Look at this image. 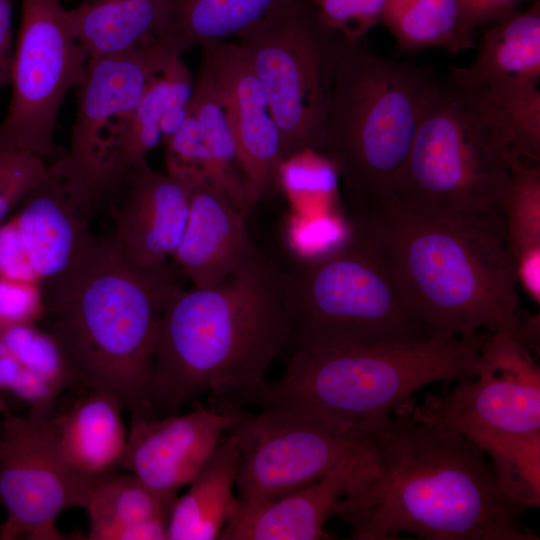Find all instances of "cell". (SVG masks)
<instances>
[{
	"instance_id": "83f0119b",
	"label": "cell",
	"mask_w": 540,
	"mask_h": 540,
	"mask_svg": "<svg viewBox=\"0 0 540 540\" xmlns=\"http://www.w3.org/2000/svg\"><path fill=\"white\" fill-rule=\"evenodd\" d=\"M189 114L197 121L214 167V188L245 216L256 204L236 142L208 71L200 64Z\"/></svg>"
},
{
	"instance_id": "277c9868",
	"label": "cell",
	"mask_w": 540,
	"mask_h": 540,
	"mask_svg": "<svg viewBox=\"0 0 540 540\" xmlns=\"http://www.w3.org/2000/svg\"><path fill=\"white\" fill-rule=\"evenodd\" d=\"M168 263L137 267L109 239L95 238L80 260L45 283L48 332L78 382L118 396L130 420L154 417V352L164 302L178 285Z\"/></svg>"
},
{
	"instance_id": "52a82bcc",
	"label": "cell",
	"mask_w": 540,
	"mask_h": 540,
	"mask_svg": "<svg viewBox=\"0 0 540 540\" xmlns=\"http://www.w3.org/2000/svg\"><path fill=\"white\" fill-rule=\"evenodd\" d=\"M437 81L422 67L345 38L322 154L359 209L393 195Z\"/></svg>"
},
{
	"instance_id": "7402d4cb",
	"label": "cell",
	"mask_w": 540,
	"mask_h": 540,
	"mask_svg": "<svg viewBox=\"0 0 540 540\" xmlns=\"http://www.w3.org/2000/svg\"><path fill=\"white\" fill-rule=\"evenodd\" d=\"M24 199L17 225L40 281L47 283L72 268L95 240L88 226L92 211L51 176Z\"/></svg>"
},
{
	"instance_id": "60d3db41",
	"label": "cell",
	"mask_w": 540,
	"mask_h": 540,
	"mask_svg": "<svg viewBox=\"0 0 540 540\" xmlns=\"http://www.w3.org/2000/svg\"><path fill=\"white\" fill-rule=\"evenodd\" d=\"M0 409H1L4 413H6V406H5V404H4V402H3L2 398H1V396H0Z\"/></svg>"
},
{
	"instance_id": "4316f807",
	"label": "cell",
	"mask_w": 540,
	"mask_h": 540,
	"mask_svg": "<svg viewBox=\"0 0 540 540\" xmlns=\"http://www.w3.org/2000/svg\"><path fill=\"white\" fill-rule=\"evenodd\" d=\"M285 0H171L156 41L170 53L185 52L238 35Z\"/></svg>"
},
{
	"instance_id": "f1b7e54d",
	"label": "cell",
	"mask_w": 540,
	"mask_h": 540,
	"mask_svg": "<svg viewBox=\"0 0 540 540\" xmlns=\"http://www.w3.org/2000/svg\"><path fill=\"white\" fill-rule=\"evenodd\" d=\"M380 23L405 51L458 53L475 46L474 35L461 25L457 0H385Z\"/></svg>"
},
{
	"instance_id": "44dd1931",
	"label": "cell",
	"mask_w": 540,
	"mask_h": 540,
	"mask_svg": "<svg viewBox=\"0 0 540 540\" xmlns=\"http://www.w3.org/2000/svg\"><path fill=\"white\" fill-rule=\"evenodd\" d=\"M193 89L194 80L179 56L151 79L103 164L100 200L122 187L147 154L180 128L189 115Z\"/></svg>"
},
{
	"instance_id": "cb8c5ba5",
	"label": "cell",
	"mask_w": 540,
	"mask_h": 540,
	"mask_svg": "<svg viewBox=\"0 0 540 540\" xmlns=\"http://www.w3.org/2000/svg\"><path fill=\"white\" fill-rule=\"evenodd\" d=\"M176 498L163 496L129 472L99 478L85 506L89 540H168Z\"/></svg>"
},
{
	"instance_id": "484cf974",
	"label": "cell",
	"mask_w": 540,
	"mask_h": 540,
	"mask_svg": "<svg viewBox=\"0 0 540 540\" xmlns=\"http://www.w3.org/2000/svg\"><path fill=\"white\" fill-rule=\"evenodd\" d=\"M170 4L171 0H90L65 14L72 34L91 58L156 40Z\"/></svg>"
},
{
	"instance_id": "7c38bea8",
	"label": "cell",
	"mask_w": 540,
	"mask_h": 540,
	"mask_svg": "<svg viewBox=\"0 0 540 540\" xmlns=\"http://www.w3.org/2000/svg\"><path fill=\"white\" fill-rule=\"evenodd\" d=\"M234 420L227 433L239 447L235 488L242 503L271 501L324 477L371 437L275 410L250 412L223 398Z\"/></svg>"
},
{
	"instance_id": "30bf717a",
	"label": "cell",
	"mask_w": 540,
	"mask_h": 540,
	"mask_svg": "<svg viewBox=\"0 0 540 540\" xmlns=\"http://www.w3.org/2000/svg\"><path fill=\"white\" fill-rule=\"evenodd\" d=\"M65 11L59 0H21L0 150L24 151L45 161L58 153V114L67 93L81 84L89 60Z\"/></svg>"
},
{
	"instance_id": "ac0fdd59",
	"label": "cell",
	"mask_w": 540,
	"mask_h": 540,
	"mask_svg": "<svg viewBox=\"0 0 540 540\" xmlns=\"http://www.w3.org/2000/svg\"><path fill=\"white\" fill-rule=\"evenodd\" d=\"M112 233L107 237L131 264L158 268L168 263L183 237L189 212V187L167 172L153 170L147 161L125 181Z\"/></svg>"
},
{
	"instance_id": "e575fe53",
	"label": "cell",
	"mask_w": 540,
	"mask_h": 540,
	"mask_svg": "<svg viewBox=\"0 0 540 540\" xmlns=\"http://www.w3.org/2000/svg\"><path fill=\"white\" fill-rule=\"evenodd\" d=\"M323 21L348 40L359 41L381 21L385 0H309Z\"/></svg>"
},
{
	"instance_id": "e0dca14e",
	"label": "cell",
	"mask_w": 540,
	"mask_h": 540,
	"mask_svg": "<svg viewBox=\"0 0 540 540\" xmlns=\"http://www.w3.org/2000/svg\"><path fill=\"white\" fill-rule=\"evenodd\" d=\"M474 103L496 107L540 94V2L492 23L468 67L446 78Z\"/></svg>"
},
{
	"instance_id": "603a6c76",
	"label": "cell",
	"mask_w": 540,
	"mask_h": 540,
	"mask_svg": "<svg viewBox=\"0 0 540 540\" xmlns=\"http://www.w3.org/2000/svg\"><path fill=\"white\" fill-rule=\"evenodd\" d=\"M80 389L73 401L53 413L49 425L65 462L78 473L99 479L117 470L124 453L128 436L121 414L124 406L110 391Z\"/></svg>"
},
{
	"instance_id": "b9f144b4",
	"label": "cell",
	"mask_w": 540,
	"mask_h": 540,
	"mask_svg": "<svg viewBox=\"0 0 540 540\" xmlns=\"http://www.w3.org/2000/svg\"><path fill=\"white\" fill-rule=\"evenodd\" d=\"M3 329H4V327H3V325H2V323L0 321V338H1V335H2V332H3Z\"/></svg>"
},
{
	"instance_id": "d590c367",
	"label": "cell",
	"mask_w": 540,
	"mask_h": 540,
	"mask_svg": "<svg viewBox=\"0 0 540 540\" xmlns=\"http://www.w3.org/2000/svg\"><path fill=\"white\" fill-rule=\"evenodd\" d=\"M37 286L0 277V321L4 328L33 324L45 313V303Z\"/></svg>"
},
{
	"instance_id": "8fae6325",
	"label": "cell",
	"mask_w": 540,
	"mask_h": 540,
	"mask_svg": "<svg viewBox=\"0 0 540 540\" xmlns=\"http://www.w3.org/2000/svg\"><path fill=\"white\" fill-rule=\"evenodd\" d=\"M176 55L154 38L128 50L91 57L77 89L70 145L48 164L50 176L91 211L100 201L103 164L149 82Z\"/></svg>"
},
{
	"instance_id": "ab89813d",
	"label": "cell",
	"mask_w": 540,
	"mask_h": 540,
	"mask_svg": "<svg viewBox=\"0 0 540 540\" xmlns=\"http://www.w3.org/2000/svg\"><path fill=\"white\" fill-rule=\"evenodd\" d=\"M516 279L530 298L540 303V249L524 253L515 259Z\"/></svg>"
},
{
	"instance_id": "5b68a950",
	"label": "cell",
	"mask_w": 540,
	"mask_h": 540,
	"mask_svg": "<svg viewBox=\"0 0 540 540\" xmlns=\"http://www.w3.org/2000/svg\"><path fill=\"white\" fill-rule=\"evenodd\" d=\"M487 334L300 350L289 355L278 379L237 404L298 414L372 437L424 386L473 377Z\"/></svg>"
},
{
	"instance_id": "4fadbf2b",
	"label": "cell",
	"mask_w": 540,
	"mask_h": 540,
	"mask_svg": "<svg viewBox=\"0 0 540 540\" xmlns=\"http://www.w3.org/2000/svg\"><path fill=\"white\" fill-rule=\"evenodd\" d=\"M421 421L477 436L540 434V369L512 334L488 333L477 372L442 395L427 394L410 409Z\"/></svg>"
},
{
	"instance_id": "ba28073f",
	"label": "cell",
	"mask_w": 540,
	"mask_h": 540,
	"mask_svg": "<svg viewBox=\"0 0 540 540\" xmlns=\"http://www.w3.org/2000/svg\"><path fill=\"white\" fill-rule=\"evenodd\" d=\"M510 150L447 79L438 80L392 197L420 210L504 224Z\"/></svg>"
},
{
	"instance_id": "74e56055",
	"label": "cell",
	"mask_w": 540,
	"mask_h": 540,
	"mask_svg": "<svg viewBox=\"0 0 540 540\" xmlns=\"http://www.w3.org/2000/svg\"><path fill=\"white\" fill-rule=\"evenodd\" d=\"M524 1L528 0H457L461 25L474 35L479 27L515 13Z\"/></svg>"
},
{
	"instance_id": "5bb4252c",
	"label": "cell",
	"mask_w": 540,
	"mask_h": 540,
	"mask_svg": "<svg viewBox=\"0 0 540 540\" xmlns=\"http://www.w3.org/2000/svg\"><path fill=\"white\" fill-rule=\"evenodd\" d=\"M97 480L65 462L49 420L6 415L0 429V502L7 518L0 539H68L56 520L66 509L85 508Z\"/></svg>"
},
{
	"instance_id": "836d02e7",
	"label": "cell",
	"mask_w": 540,
	"mask_h": 540,
	"mask_svg": "<svg viewBox=\"0 0 540 540\" xmlns=\"http://www.w3.org/2000/svg\"><path fill=\"white\" fill-rule=\"evenodd\" d=\"M49 176L48 164L42 158L24 151L0 150V222Z\"/></svg>"
},
{
	"instance_id": "8992f818",
	"label": "cell",
	"mask_w": 540,
	"mask_h": 540,
	"mask_svg": "<svg viewBox=\"0 0 540 540\" xmlns=\"http://www.w3.org/2000/svg\"><path fill=\"white\" fill-rule=\"evenodd\" d=\"M282 285L289 355L430 338L384 245L361 216L333 247L282 269Z\"/></svg>"
},
{
	"instance_id": "4dcf8cb0",
	"label": "cell",
	"mask_w": 540,
	"mask_h": 540,
	"mask_svg": "<svg viewBox=\"0 0 540 540\" xmlns=\"http://www.w3.org/2000/svg\"><path fill=\"white\" fill-rule=\"evenodd\" d=\"M511 187L503 215L505 237L514 259L540 249V167L509 152Z\"/></svg>"
},
{
	"instance_id": "3957f363",
	"label": "cell",
	"mask_w": 540,
	"mask_h": 540,
	"mask_svg": "<svg viewBox=\"0 0 540 540\" xmlns=\"http://www.w3.org/2000/svg\"><path fill=\"white\" fill-rule=\"evenodd\" d=\"M359 210L384 245L431 338L484 329L517 340L525 312L504 224L420 210L392 196Z\"/></svg>"
},
{
	"instance_id": "f35d334b",
	"label": "cell",
	"mask_w": 540,
	"mask_h": 540,
	"mask_svg": "<svg viewBox=\"0 0 540 540\" xmlns=\"http://www.w3.org/2000/svg\"><path fill=\"white\" fill-rule=\"evenodd\" d=\"M16 0H0V90L10 83L14 49L13 9Z\"/></svg>"
},
{
	"instance_id": "7bdbcfd3",
	"label": "cell",
	"mask_w": 540,
	"mask_h": 540,
	"mask_svg": "<svg viewBox=\"0 0 540 540\" xmlns=\"http://www.w3.org/2000/svg\"><path fill=\"white\" fill-rule=\"evenodd\" d=\"M4 413L1 409H0V414Z\"/></svg>"
},
{
	"instance_id": "6da1fadb",
	"label": "cell",
	"mask_w": 540,
	"mask_h": 540,
	"mask_svg": "<svg viewBox=\"0 0 540 540\" xmlns=\"http://www.w3.org/2000/svg\"><path fill=\"white\" fill-rule=\"evenodd\" d=\"M401 407L373 435L334 515L353 540H538L529 509L506 496L483 451Z\"/></svg>"
},
{
	"instance_id": "9c48e42d",
	"label": "cell",
	"mask_w": 540,
	"mask_h": 540,
	"mask_svg": "<svg viewBox=\"0 0 540 540\" xmlns=\"http://www.w3.org/2000/svg\"><path fill=\"white\" fill-rule=\"evenodd\" d=\"M237 37L267 94L283 160L304 150L322 154L345 37L309 0L283 1Z\"/></svg>"
},
{
	"instance_id": "f546056e",
	"label": "cell",
	"mask_w": 540,
	"mask_h": 540,
	"mask_svg": "<svg viewBox=\"0 0 540 540\" xmlns=\"http://www.w3.org/2000/svg\"><path fill=\"white\" fill-rule=\"evenodd\" d=\"M492 462L502 492L528 508L540 505V434L478 436L470 440Z\"/></svg>"
},
{
	"instance_id": "d6a6232c",
	"label": "cell",
	"mask_w": 540,
	"mask_h": 540,
	"mask_svg": "<svg viewBox=\"0 0 540 540\" xmlns=\"http://www.w3.org/2000/svg\"><path fill=\"white\" fill-rule=\"evenodd\" d=\"M9 389L30 406L29 416L49 420L61 392L23 366L0 342V390Z\"/></svg>"
},
{
	"instance_id": "d6986e66",
	"label": "cell",
	"mask_w": 540,
	"mask_h": 540,
	"mask_svg": "<svg viewBox=\"0 0 540 540\" xmlns=\"http://www.w3.org/2000/svg\"><path fill=\"white\" fill-rule=\"evenodd\" d=\"M189 187V212L172 258L192 286L207 287L243 271L263 255L249 236L245 215L203 181Z\"/></svg>"
},
{
	"instance_id": "7a4b0ae2",
	"label": "cell",
	"mask_w": 540,
	"mask_h": 540,
	"mask_svg": "<svg viewBox=\"0 0 540 540\" xmlns=\"http://www.w3.org/2000/svg\"><path fill=\"white\" fill-rule=\"evenodd\" d=\"M282 269L264 256L207 287L176 285L161 312L153 365L154 417L205 395L237 402L267 382L289 342Z\"/></svg>"
},
{
	"instance_id": "8d00e7d4",
	"label": "cell",
	"mask_w": 540,
	"mask_h": 540,
	"mask_svg": "<svg viewBox=\"0 0 540 540\" xmlns=\"http://www.w3.org/2000/svg\"><path fill=\"white\" fill-rule=\"evenodd\" d=\"M0 277L27 283L40 282L22 240L16 218L0 226Z\"/></svg>"
},
{
	"instance_id": "ffe728a7",
	"label": "cell",
	"mask_w": 540,
	"mask_h": 540,
	"mask_svg": "<svg viewBox=\"0 0 540 540\" xmlns=\"http://www.w3.org/2000/svg\"><path fill=\"white\" fill-rule=\"evenodd\" d=\"M367 444L343 459L321 479L288 495L258 503H242L238 500L237 508L219 539L333 538L325 530V523L334 515L336 504L347 492Z\"/></svg>"
},
{
	"instance_id": "9a60e30c",
	"label": "cell",
	"mask_w": 540,
	"mask_h": 540,
	"mask_svg": "<svg viewBox=\"0 0 540 540\" xmlns=\"http://www.w3.org/2000/svg\"><path fill=\"white\" fill-rule=\"evenodd\" d=\"M234 420L223 402L209 400L186 413L130 420L117 469L136 476L155 492L176 498L204 466Z\"/></svg>"
},
{
	"instance_id": "d4e9b609",
	"label": "cell",
	"mask_w": 540,
	"mask_h": 540,
	"mask_svg": "<svg viewBox=\"0 0 540 540\" xmlns=\"http://www.w3.org/2000/svg\"><path fill=\"white\" fill-rule=\"evenodd\" d=\"M239 457L237 441L228 433L188 490L176 497L168 520V540L219 539L238 505L234 488Z\"/></svg>"
},
{
	"instance_id": "1f68e13d",
	"label": "cell",
	"mask_w": 540,
	"mask_h": 540,
	"mask_svg": "<svg viewBox=\"0 0 540 540\" xmlns=\"http://www.w3.org/2000/svg\"><path fill=\"white\" fill-rule=\"evenodd\" d=\"M0 342L23 366L37 373L61 393L78 388L76 376L57 341L33 324L3 329Z\"/></svg>"
},
{
	"instance_id": "2e32d148",
	"label": "cell",
	"mask_w": 540,
	"mask_h": 540,
	"mask_svg": "<svg viewBox=\"0 0 540 540\" xmlns=\"http://www.w3.org/2000/svg\"><path fill=\"white\" fill-rule=\"evenodd\" d=\"M226 112L255 202L277 185L283 161L280 131L265 89L239 44L223 41L201 47Z\"/></svg>"
}]
</instances>
